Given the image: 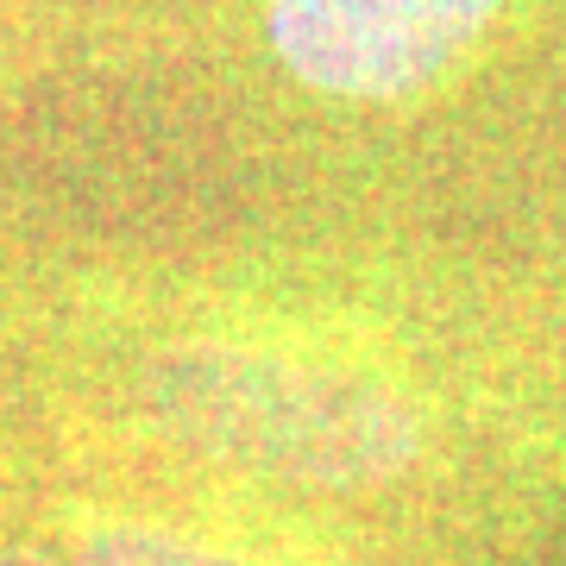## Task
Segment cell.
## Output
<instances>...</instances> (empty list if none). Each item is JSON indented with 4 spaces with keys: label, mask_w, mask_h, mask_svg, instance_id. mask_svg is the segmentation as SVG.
Wrapping results in <instances>:
<instances>
[{
    "label": "cell",
    "mask_w": 566,
    "mask_h": 566,
    "mask_svg": "<svg viewBox=\"0 0 566 566\" xmlns=\"http://www.w3.org/2000/svg\"><path fill=\"white\" fill-rule=\"evenodd\" d=\"M145 409L227 472L327 497L397 485L428 447L403 371L322 327H196L145 359Z\"/></svg>",
    "instance_id": "1"
},
{
    "label": "cell",
    "mask_w": 566,
    "mask_h": 566,
    "mask_svg": "<svg viewBox=\"0 0 566 566\" xmlns=\"http://www.w3.org/2000/svg\"><path fill=\"white\" fill-rule=\"evenodd\" d=\"M277 70L322 102L403 107L485 51L510 0H252Z\"/></svg>",
    "instance_id": "2"
},
{
    "label": "cell",
    "mask_w": 566,
    "mask_h": 566,
    "mask_svg": "<svg viewBox=\"0 0 566 566\" xmlns=\"http://www.w3.org/2000/svg\"><path fill=\"white\" fill-rule=\"evenodd\" d=\"M63 566H296L283 547L214 516L177 510H82L63 528Z\"/></svg>",
    "instance_id": "3"
},
{
    "label": "cell",
    "mask_w": 566,
    "mask_h": 566,
    "mask_svg": "<svg viewBox=\"0 0 566 566\" xmlns=\"http://www.w3.org/2000/svg\"><path fill=\"white\" fill-rule=\"evenodd\" d=\"M0 566H63V554H32V547H0Z\"/></svg>",
    "instance_id": "4"
}]
</instances>
